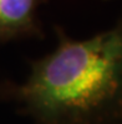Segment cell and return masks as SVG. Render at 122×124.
Returning a JSON list of instances; mask_svg holds the SVG:
<instances>
[{
    "mask_svg": "<svg viewBox=\"0 0 122 124\" xmlns=\"http://www.w3.org/2000/svg\"><path fill=\"white\" fill-rule=\"evenodd\" d=\"M55 33L54 52L31 62L23 84H0V98L36 124H122V16L86 40Z\"/></svg>",
    "mask_w": 122,
    "mask_h": 124,
    "instance_id": "cell-1",
    "label": "cell"
},
{
    "mask_svg": "<svg viewBox=\"0 0 122 124\" xmlns=\"http://www.w3.org/2000/svg\"><path fill=\"white\" fill-rule=\"evenodd\" d=\"M45 0H0V43L42 38L39 9Z\"/></svg>",
    "mask_w": 122,
    "mask_h": 124,
    "instance_id": "cell-2",
    "label": "cell"
}]
</instances>
